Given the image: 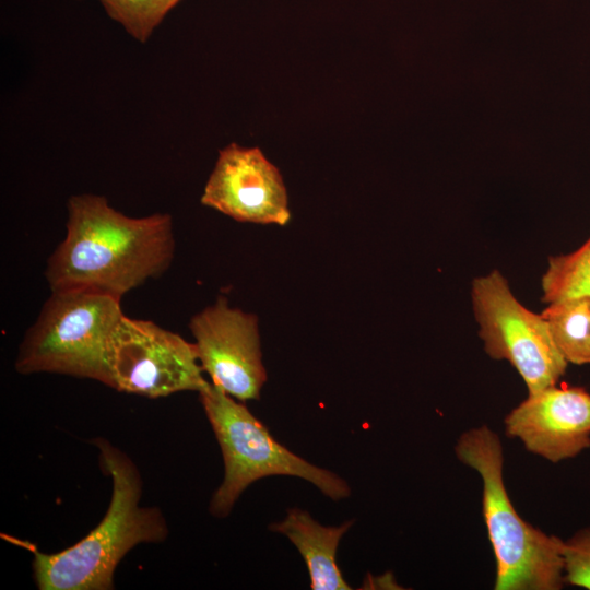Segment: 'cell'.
<instances>
[{
	"instance_id": "obj_15",
	"label": "cell",
	"mask_w": 590,
	"mask_h": 590,
	"mask_svg": "<svg viewBox=\"0 0 590 590\" xmlns=\"http://www.w3.org/2000/svg\"><path fill=\"white\" fill-rule=\"evenodd\" d=\"M563 558L565 583L590 590V527L564 540Z\"/></svg>"
},
{
	"instance_id": "obj_6",
	"label": "cell",
	"mask_w": 590,
	"mask_h": 590,
	"mask_svg": "<svg viewBox=\"0 0 590 590\" xmlns=\"http://www.w3.org/2000/svg\"><path fill=\"white\" fill-rule=\"evenodd\" d=\"M471 302L486 354L507 361L528 393L556 385L568 363L557 349L541 314L524 307L498 271L472 281Z\"/></svg>"
},
{
	"instance_id": "obj_13",
	"label": "cell",
	"mask_w": 590,
	"mask_h": 590,
	"mask_svg": "<svg viewBox=\"0 0 590 590\" xmlns=\"http://www.w3.org/2000/svg\"><path fill=\"white\" fill-rule=\"evenodd\" d=\"M541 288L542 300L546 304L590 296V237L577 250L548 259Z\"/></svg>"
},
{
	"instance_id": "obj_1",
	"label": "cell",
	"mask_w": 590,
	"mask_h": 590,
	"mask_svg": "<svg viewBox=\"0 0 590 590\" xmlns=\"http://www.w3.org/2000/svg\"><path fill=\"white\" fill-rule=\"evenodd\" d=\"M64 239L47 260L50 291L87 290L122 297L170 266L175 253L172 215L131 217L103 196L68 201Z\"/></svg>"
},
{
	"instance_id": "obj_14",
	"label": "cell",
	"mask_w": 590,
	"mask_h": 590,
	"mask_svg": "<svg viewBox=\"0 0 590 590\" xmlns=\"http://www.w3.org/2000/svg\"><path fill=\"white\" fill-rule=\"evenodd\" d=\"M110 19L134 39L145 43L181 0H99Z\"/></svg>"
},
{
	"instance_id": "obj_12",
	"label": "cell",
	"mask_w": 590,
	"mask_h": 590,
	"mask_svg": "<svg viewBox=\"0 0 590 590\" xmlns=\"http://www.w3.org/2000/svg\"><path fill=\"white\" fill-rule=\"evenodd\" d=\"M541 315L566 362L590 365V296L552 302Z\"/></svg>"
},
{
	"instance_id": "obj_10",
	"label": "cell",
	"mask_w": 590,
	"mask_h": 590,
	"mask_svg": "<svg viewBox=\"0 0 590 590\" xmlns=\"http://www.w3.org/2000/svg\"><path fill=\"white\" fill-rule=\"evenodd\" d=\"M505 434L552 463L571 459L590 447V392L557 384L528 397L504 420Z\"/></svg>"
},
{
	"instance_id": "obj_11",
	"label": "cell",
	"mask_w": 590,
	"mask_h": 590,
	"mask_svg": "<svg viewBox=\"0 0 590 590\" xmlns=\"http://www.w3.org/2000/svg\"><path fill=\"white\" fill-rule=\"evenodd\" d=\"M354 520L338 527H326L299 508H291L284 520L270 524L273 532L285 535L298 550L306 563L314 590H349L337 564L341 538Z\"/></svg>"
},
{
	"instance_id": "obj_4",
	"label": "cell",
	"mask_w": 590,
	"mask_h": 590,
	"mask_svg": "<svg viewBox=\"0 0 590 590\" xmlns=\"http://www.w3.org/2000/svg\"><path fill=\"white\" fill-rule=\"evenodd\" d=\"M120 300L103 292L52 291L20 344L15 369L22 375L55 373L109 386V341L125 315Z\"/></svg>"
},
{
	"instance_id": "obj_7",
	"label": "cell",
	"mask_w": 590,
	"mask_h": 590,
	"mask_svg": "<svg viewBox=\"0 0 590 590\" xmlns=\"http://www.w3.org/2000/svg\"><path fill=\"white\" fill-rule=\"evenodd\" d=\"M109 386L117 391L161 398L203 389L194 343L151 320L123 315L108 349Z\"/></svg>"
},
{
	"instance_id": "obj_9",
	"label": "cell",
	"mask_w": 590,
	"mask_h": 590,
	"mask_svg": "<svg viewBox=\"0 0 590 590\" xmlns=\"http://www.w3.org/2000/svg\"><path fill=\"white\" fill-rule=\"evenodd\" d=\"M201 203L238 221L285 225L291 219L282 175L259 148L220 151Z\"/></svg>"
},
{
	"instance_id": "obj_5",
	"label": "cell",
	"mask_w": 590,
	"mask_h": 590,
	"mask_svg": "<svg viewBox=\"0 0 590 590\" xmlns=\"http://www.w3.org/2000/svg\"><path fill=\"white\" fill-rule=\"evenodd\" d=\"M198 393L224 460V479L210 503L213 516L226 517L250 484L271 475L304 479L333 500L350 496L343 479L282 446L244 403L220 387L208 381Z\"/></svg>"
},
{
	"instance_id": "obj_2",
	"label": "cell",
	"mask_w": 590,
	"mask_h": 590,
	"mask_svg": "<svg viewBox=\"0 0 590 590\" xmlns=\"http://www.w3.org/2000/svg\"><path fill=\"white\" fill-rule=\"evenodd\" d=\"M99 464L111 477L113 494L102 521L82 540L57 552L32 546L33 575L40 590H109L114 573L134 546L161 543L168 534L166 520L156 507H142V480L135 464L104 438L92 440Z\"/></svg>"
},
{
	"instance_id": "obj_8",
	"label": "cell",
	"mask_w": 590,
	"mask_h": 590,
	"mask_svg": "<svg viewBox=\"0 0 590 590\" xmlns=\"http://www.w3.org/2000/svg\"><path fill=\"white\" fill-rule=\"evenodd\" d=\"M189 328L211 382L238 401L258 400L267 371L257 316L229 307L220 296L190 319Z\"/></svg>"
},
{
	"instance_id": "obj_3",
	"label": "cell",
	"mask_w": 590,
	"mask_h": 590,
	"mask_svg": "<svg viewBox=\"0 0 590 590\" xmlns=\"http://www.w3.org/2000/svg\"><path fill=\"white\" fill-rule=\"evenodd\" d=\"M459 461L481 476L482 511L496 562L495 590H560L565 583L560 538L527 522L510 502L504 481V450L487 425L463 432Z\"/></svg>"
}]
</instances>
